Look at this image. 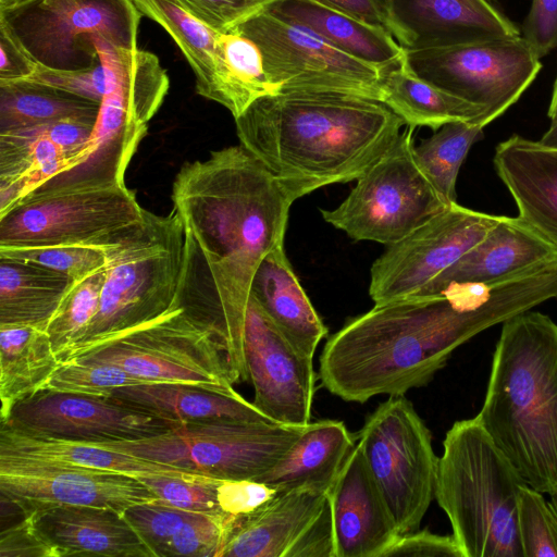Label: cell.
<instances>
[{
    "label": "cell",
    "instance_id": "cell-48",
    "mask_svg": "<svg viewBox=\"0 0 557 557\" xmlns=\"http://www.w3.org/2000/svg\"><path fill=\"white\" fill-rule=\"evenodd\" d=\"M280 490L255 480L221 479L216 485L220 509L231 516L250 513L273 498Z\"/></svg>",
    "mask_w": 557,
    "mask_h": 557
},
{
    "label": "cell",
    "instance_id": "cell-47",
    "mask_svg": "<svg viewBox=\"0 0 557 557\" xmlns=\"http://www.w3.org/2000/svg\"><path fill=\"white\" fill-rule=\"evenodd\" d=\"M0 557H61V554L40 530L36 513H27L1 531Z\"/></svg>",
    "mask_w": 557,
    "mask_h": 557
},
{
    "label": "cell",
    "instance_id": "cell-25",
    "mask_svg": "<svg viewBox=\"0 0 557 557\" xmlns=\"http://www.w3.org/2000/svg\"><path fill=\"white\" fill-rule=\"evenodd\" d=\"M61 557H154L123 513L108 508L63 506L36 513Z\"/></svg>",
    "mask_w": 557,
    "mask_h": 557
},
{
    "label": "cell",
    "instance_id": "cell-46",
    "mask_svg": "<svg viewBox=\"0 0 557 557\" xmlns=\"http://www.w3.org/2000/svg\"><path fill=\"white\" fill-rule=\"evenodd\" d=\"M28 81L45 84L100 103L106 91L101 59L84 70H57L39 65Z\"/></svg>",
    "mask_w": 557,
    "mask_h": 557
},
{
    "label": "cell",
    "instance_id": "cell-26",
    "mask_svg": "<svg viewBox=\"0 0 557 557\" xmlns=\"http://www.w3.org/2000/svg\"><path fill=\"white\" fill-rule=\"evenodd\" d=\"M154 557H219L235 516L184 510L158 499L123 512Z\"/></svg>",
    "mask_w": 557,
    "mask_h": 557
},
{
    "label": "cell",
    "instance_id": "cell-8",
    "mask_svg": "<svg viewBox=\"0 0 557 557\" xmlns=\"http://www.w3.org/2000/svg\"><path fill=\"white\" fill-rule=\"evenodd\" d=\"M146 214L125 183L34 189L0 212V248L115 247L144 225Z\"/></svg>",
    "mask_w": 557,
    "mask_h": 557
},
{
    "label": "cell",
    "instance_id": "cell-21",
    "mask_svg": "<svg viewBox=\"0 0 557 557\" xmlns=\"http://www.w3.org/2000/svg\"><path fill=\"white\" fill-rule=\"evenodd\" d=\"M557 262V248L518 216H502L486 236L418 295L444 293L451 286H491Z\"/></svg>",
    "mask_w": 557,
    "mask_h": 557
},
{
    "label": "cell",
    "instance_id": "cell-53",
    "mask_svg": "<svg viewBox=\"0 0 557 557\" xmlns=\"http://www.w3.org/2000/svg\"><path fill=\"white\" fill-rule=\"evenodd\" d=\"M324 5L377 25L388 30V21L383 0H317ZM389 32V30H388ZM391 33V32H389Z\"/></svg>",
    "mask_w": 557,
    "mask_h": 557
},
{
    "label": "cell",
    "instance_id": "cell-12",
    "mask_svg": "<svg viewBox=\"0 0 557 557\" xmlns=\"http://www.w3.org/2000/svg\"><path fill=\"white\" fill-rule=\"evenodd\" d=\"M413 128L400 133L337 208L320 210L327 223L355 240L388 246L448 207L416 162Z\"/></svg>",
    "mask_w": 557,
    "mask_h": 557
},
{
    "label": "cell",
    "instance_id": "cell-54",
    "mask_svg": "<svg viewBox=\"0 0 557 557\" xmlns=\"http://www.w3.org/2000/svg\"><path fill=\"white\" fill-rule=\"evenodd\" d=\"M540 141L545 146L557 148V117L550 121L549 127Z\"/></svg>",
    "mask_w": 557,
    "mask_h": 557
},
{
    "label": "cell",
    "instance_id": "cell-32",
    "mask_svg": "<svg viewBox=\"0 0 557 557\" xmlns=\"http://www.w3.org/2000/svg\"><path fill=\"white\" fill-rule=\"evenodd\" d=\"M0 455L113 471L135 478L146 473L174 475L196 473L134 455L106 449L87 441L26 434L5 423H1Z\"/></svg>",
    "mask_w": 557,
    "mask_h": 557
},
{
    "label": "cell",
    "instance_id": "cell-4",
    "mask_svg": "<svg viewBox=\"0 0 557 557\" xmlns=\"http://www.w3.org/2000/svg\"><path fill=\"white\" fill-rule=\"evenodd\" d=\"M476 417L529 486L557 492V324L548 315L503 323Z\"/></svg>",
    "mask_w": 557,
    "mask_h": 557
},
{
    "label": "cell",
    "instance_id": "cell-19",
    "mask_svg": "<svg viewBox=\"0 0 557 557\" xmlns=\"http://www.w3.org/2000/svg\"><path fill=\"white\" fill-rule=\"evenodd\" d=\"M244 352L252 404L272 421L310 423L315 373L311 358L299 352L249 296Z\"/></svg>",
    "mask_w": 557,
    "mask_h": 557
},
{
    "label": "cell",
    "instance_id": "cell-20",
    "mask_svg": "<svg viewBox=\"0 0 557 557\" xmlns=\"http://www.w3.org/2000/svg\"><path fill=\"white\" fill-rule=\"evenodd\" d=\"M388 30L404 49L509 39L520 28L492 0H383Z\"/></svg>",
    "mask_w": 557,
    "mask_h": 557
},
{
    "label": "cell",
    "instance_id": "cell-52",
    "mask_svg": "<svg viewBox=\"0 0 557 557\" xmlns=\"http://www.w3.org/2000/svg\"><path fill=\"white\" fill-rule=\"evenodd\" d=\"M39 65L0 16V84L27 79Z\"/></svg>",
    "mask_w": 557,
    "mask_h": 557
},
{
    "label": "cell",
    "instance_id": "cell-57",
    "mask_svg": "<svg viewBox=\"0 0 557 557\" xmlns=\"http://www.w3.org/2000/svg\"><path fill=\"white\" fill-rule=\"evenodd\" d=\"M549 496H550V502L549 503H550L554 511L557 515V492L550 494Z\"/></svg>",
    "mask_w": 557,
    "mask_h": 557
},
{
    "label": "cell",
    "instance_id": "cell-2",
    "mask_svg": "<svg viewBox=\"0 0 557 557\" xmlns=\"http://www.w3.org/2000/svg\"><path fill=\"white\" fill-rule=\"evenodd\" d=\"M404 120L381 101L280 91L235 117L240 145L298 197L358 180L397 140Z\"/></svg>",
    "mask_w": 557,
    "mask_h": 557
},
{
    "label": "cell",
    "instance_id": "cell-9",
    "mask_svg": "<svg viewBox=\"0 0 557 557\" xmlns=\"http://www.w3.org/2000/svg\"><path fill=\"white\" fill-rule=\"evenodd\" d=\"M305 426L214 420L186 423L141 438L87 442L208 476L256 480L285 455Z\"/></svg>",
    "mask_w": 557,
    "mask_h": 557
},
{
    "label": "cell",
    "instance_id": "cell-35",
    "mask_svg": "<svg viewBox=\"0 0 557 557\" xmlns=\"http://www.w3.org/2000/svg\"><path fill=\"white\" fill-rule=\"evenodd\" d=\"M73 282L36 263L0 258V324L46 330Z\"/></svg>",
    "mask_w": 557,
    "mask_h": 557
},
{
    "label": "cell",
    "instance_id": "cell-55",
    "mask_svg": "<svg viewBox=\"0 0 557 557\" xmlns=\"http://www.w3.org/2000/svg\"><path fill=\"white\" fill-rule=\"evenodd\" d=\"M547 115L549 120H554L557 117V76L555 78L553 90H552V97L547 110Z\"/></svg>",
    "mask_w": 557,
    "mask_h": 557
},
{
    "label": "cell",
    "instance_id": "cell-43",
    "mask_svg": "<svg viewBox=\"0 0 557 557\" xmlns=\"http://www.w3.org/2000/svg\"><path fill=\"white\" fill-rule=\"evenodd\" d=\"M517 524L523 557H557V515L528 484L518 494Z\"/></svg>",
    "mask_w": 557,
    "mask_h": 557
},
{
    "label": "cell",
    "instance_id": "cell-40",
    "mask_svg": "<svg viewBox=\"0 0 557 557\" xmlns=\"http://www.w3.org/2000/svg\"><path fill=\"white\" fill-rule=\"evenodd\" d=\"M103 281L104 269L73 282L49 320L46 332L59 360L81 341L96 315Z\"/></svg>",
    "mask_w": 557,
    "mask_h": 557
},
{
    "label": "cell",
    "instance_id": "cell-16",
    "mask_svg": "<svg viewBox=\"0 0 557 557\" xmlns=\"http://www.w3.org/2000/svg\"><path fill=\"white\" fill-rule=\"evenodd\" d=\"M503 215L457 202L399 242L388 245L371 267L369 294L375 305L418 295L494 228Z\"/></svg>",
    "mask_w": 557,
    "mask_h": 557
},
{
    "label": "cell",
    "instance_id": "cell-3",
    "mask_svg": "<svg viewBox=\"0 0 557 557\" xmlns=\"http://www.w3.org/2000/svg\"><path fill=\"white\" fill-rule=\"evenodd\" d=\"M472 337L466 312L448 292L374 305L327 338L319 377L346 401L405 395L426 385Z\"/></svg>",
    "mask_w": 557,
    "mask_h": 557
},
{
    "label": "cell",
    "instance_id": "cell-1",
    "mask_svg": "<svg viewBox=\"0 0 557 557\" xmlns=\"http://www.w3.org/2000/svg\"><path fill=\"white\" fill-rule=\"evenodd\" d=\"M185 235L173 307L214 332L239 382H247L244 326L262 258L284 244L298 195L244 146L185 163L172 187Z\"/></svg>",
    "mask_w": 557,
    "mask_h": 557
},
{
    "label": "cell",
    "instance_id": "cell-22",
    "mask_svg": "<svg viewBox=\"0 0 557 557\" xmlns=\"http://www.w3.org/2000/svg\"><path fill=\"white\" fill-rule=\"evenodd\" d=\"M329 500L335 557H382L399 536L357 443L329 492Z\"/></svg>",
    "mask_w": 557,
    "mask_h": 557
},
{
    "label": "cell",
    "instance_id": "cell-58",
    "mask_svg": "<svg viewBox=\"0 0 557 557\" xmlns=\"http://www.w3.org/2000/svg\"><path fill=\"white\" fill-rule=\"evenodd\" d=\"M492 1H494V0H492Z\"/></svg>",
    "mask_w": 557,
    "mask_h": 557
},
{
    "label": "cell",
    "instance_id": "cell-5",
    "mask_svg": "<svg viewBox=\"0 0 557 557\" xmlns=\"http://www.w3.org/2000/svg\"><path fill=\"white\" fill-rule=\"evenodd\" d=\"M527 484L475 416L447 431L435 499L463 557H523L517 499Z\"/></svg>",
    "mask_w": 557,
    "mask_h": 557
},
{
    "label": "cell",
    "instance_id": "cell-51",
    "mask_svg": "<svg viewBox=\"0 0 557 557\" xmlns=\"http://www.w3.org/2000/svg\"><path fill=\"white\" fill-rule=\"evenodd\" d=\"M285 557H335L329 495L318 516L294 542Z\"/></svg>",
    "mask_w": 557,
    "mask_h": 557
},
{
    "label": "cell",
    "instance_id": "cell-24",
    "mask_svg": "<svg viewBox=\"0 0 557 557\" xmlns=\"http://www.w3.org/2000/svg\"><path fill=\"white\" fill-rule=\"evenodd\" d=\"M327 495L311 487L278 492L255 511L235 518L219 557H285Z\"/></svg>",
    "mask_w": 557,
    "mask_h": 557
},
{
    "label": "cell",
    "instance_id": "cell-13",
    "mask_svg": "<svg viewBox=\"0 0 557 557\" xmlns=\"http://www.w3.org/2000/svg\"><path fill=\"white\" fill-rule=\"evenodd\" d=\"M0 16L39 64L84 70L100 60L98 37L137 48L143 14L133 0H27Z\"/></svg>",
    "mask_w": 557,
    "mask_h": 557
},
{
    "label": "cell",
    "instance_id": "cell-28",
    "mask_svg": "<svg viewBox=\"0 0 557 557\" xmlns=\"http://www.w3.org/2000/svg\"><path fill=\"white\" fill-rule=\"evenodd\" d=\"M268 11L382 69L392 70L405 60V49L386 28L366 23L317 0H278Z\"/></svg>",
    "mask_w": 557,
    "mask_h": 557
},
{
    "label": "cell",
    "instance_id": "cell-27",
    "mask_svg": "<svg viewBox=\"0 0 557 557\" xmlns=\"http://www.w3.org/2000/svg\"><path fill=\"white\" fill-rule=\"evenodd\" d=\"M250 295L289 343L313 359L327 327L298 282L286 258L284 244L260 261L251 281Z\"/></svg>",
    "mask_w": 557,
    "mask_h": 557
},
{
    "label": "cell",
    "instance_id": "cell-44",
    "mask_svg": "<svg viewBox=\"0 0 557 557\" xmlns=\"http://www.w3.org/2000/svg\"><path fill=\"white\" fill-rule=\"evenodd\" d=\"M136 479L160 500L173 507L200 512L222 511L216 498V485L221 479L200 473H146Z\"/></svg>",
    "mask_w": 557,
    "mask_h": 557
},
{
    "label": "cell",
    "instance_id": "cell-30",
    "mask_svg": "<svg viewBox=\"0 0 557 557\" xmlns=\"http://www.w3.org/2000/svg\"><path fill=\"white\" fill-rule=\"evenodd\" d=\"M182 424L214 420L274 422L240 394H224L178 383L120 387L109 396Z\"/></svg>",
    "mask_w": 557,
    "mask_h": 557
},
{
    "label": "cell",
    "instance_id": "cell-31",
    "mask_svg": "<svg viewBox=\"0 0 557 557\" xmlns=\"http://www.w3.org/2000/svg\"><path fill=\"white\" fill-rule=\"evenodd\" d=\"M48 124L0 133V212L75 165V158L53 140Z\"/></svg>",
    "mask_w": 557,
    "mask_h": 557
},
{
    "label": "cell",
    "instance_id": "cell-23",
    "mask_svg": "<svg viewBox=\"0 0 557 557\" xmlns=\"http://www.w3.org/2000/svg\"><path fill=\"white\" fill-rule=\"evenodd\" d=\"M493 162L518 218L557 248V148L513 134L497 145Z\"/></svg>",
    "mask_w": 557,
    "mask_h": 557
},
{
    "label": "cell",
    "instance_id": "cell-34",
    "mask_svg": "<svg viewBox=\"0 0 557 557\" xmlns=\"http://www.w3.org/2000/svg\"><path fill=\"white\" fill-rule=\"evenodd\" d=\"M382 102L407 126L436 131L447 123L469 122L483 128V108L419 77L405 60L385 73Z\"/></svg>",
    "mask_w": 557,
    "mask_h": 557
},
{
    "label": "cell",
    "instance_id": "cell-39",
    "mask_svg": "<svg viewBox=\"0 0 557 557\" xmlns=\"http://www.w3.org/2000/svg\"><path fill=\"white\" fill-rule=\"evenodd\" d=\"M483 128L469 122L443 125L414 146L416 162L447 206L457 202L456 182L471 146L482 138Z\"/></svg>",
    "mask_w": 557,
    "mask_h": 557
},
{
    "label": "cell",
    "instance_id": "cell-14",
    "mask_svg": "<svg viewBox=\"0 0 557 557\" xmlns=\"http://www.w3.org/2000/svg\"><path fill=\"white\" fill-rule=\"evenodd\" d=\"M405 62L419 77L483 108V127L515 104L542 69L521 36L405 49Z\"/></svg>",
    "mask_w": 557,
    "mask_h": 557
},
{
    "label": "cell",
    "instance_id": "cell-56",
    "mask_svg": "<svg viewBox=\"0 0 557 557\" xmlns=\"http://www.w3.org/2000/svg\"><path fill=\"white\" fill-rule=\"evenodd\" d=\"M27 0H0V11H4L11 9L15 5H18Z\"/></svg>",
    "mask_w": 557,
    "mask_h": 557
},
{
    "label": "cell",
    "instance_id": "cell-41",
    "mask_svg": "<svg viewBox=\"0 0 557 557\" xmlns=\"http://www.w3.org/2000/svg\"><path fill=\"white\" fill-rule=\"evenodd\" d=\"M116 247L59 245L0 248V258L36 263L63 273L74 282H79L104 269L111 261Z\"/></svg>",
    "mask_w": 557,
    "mask_h": 557
},
{
    "label": "cell",
    "instance_id": "cell-10",
    "mask_svg": "<svg viewBox=\"0 0 557 557\" xmlns=\"http://www.w3.org/2000/svg\"><path fill=\"white\" fill-rule=\"evenodd\" d=\"M70 360L113 364L154 383L237 393L234 384L238 379L214 332L174 307L164 315Z\"/></svg>",
    "mask_w": 557,
    "mask_h": 557
},
{
    "label": "cell",
    "instance_id": "cell-45",
    "mask_svg": "<svg viewBox=\"0 0 557 557\" xmlns=\"http://www.w3.org/2000/svg\"><path fill=\"white\" fill-rule=\"evenodd\" d=\"M278 0H181L203 24L218 33L227 32L268 10Z\"/></svg>",
    "mask_w": 557,
    "mask_h": 557
},
{
    "label": "cell",
    "instance_id": "cell-50",
    "mask_svg": "<svg viewBox=\"0 0 557 557\" xmlns=\"http://www.w3.org/2000/svg\"><path fill=\"white\" fill-rule=\"evenodd\" d=\"M463 557L454 535H438L428 530L400 534L382 557Z\"/></svg>",
    "mask_w": 557,
    "mask_h": 557
},
{
    "label": "cell",
    "instance_id": "cell-33",
    "mask_svg": "<svg viewBox=\"0 0 557 557\" xmlns=\"http://www.w3.org/2000/svg\"><path fill=\"white\" fill-rule=\"evenodd\" d=\"M60 360L45 329L27 324H0V418L38 393Z\"/></svg>",
    "mask_w": 557,
    "mask_h": 557
},
{
    "label": "cell",
    "instance_id": "cell-18",
    "mask_svg": "<svg viewBox=\"0 0 557 557\" xmlns=\"http://www.w3.org/2000/svg\"><path fill=\"white\" fill-rule=\"evenodd\" d=\"M1 423L30 435L78 441L141 438L183 425L110 397L51 391L18 403Z\"/></svg>",
    "mask_w": 557,
    "mask_h": 557
},
{
    "label": "cell",
    "instance_id": "cell-15",
    "mask_svg": "<svg viewBox=\"0 0 557 557\" xmlns=\"http://www.w3.org/2000/svg\"><path fill=\"white\" fill-rule=\"evenodd\" d=\"M260 48L280 91L351 95L382 102V69L336 48L318 34L268 10L236 26Z\"/></svg>",
    "mask_w": 557,
    "mask_h": 557
},
{
    "label": "cell",
    "instance_id": "cell-42",
    "mask_svg": "<svg viewBox=\"0 0 557 557\" xmlns=\"http://www.w3.org/2000/svg\"><path fill=\"white\" fill-rule=\"evenodd\" d=\"M154 383L109 363L70 360L60 362L40 391L109 397L120 387Z\"/></svg>",
    "mask_w": 557,
    "mask_h": 557
},
{
    "label": "cell",
    "instance_id": "cell-38",
    "mask_svg": "<svg viewBox=\"0 0 557 557\" xmlns=\"http://www.w3.org/2000/svg\"><path fill=\"white\" fill-rule=\"evenodd\" d=\"M143 15L173 39L195 75L196 92L212 100L215 88L218 32L198 20L181 0H133Z\"/></svg>",
    "mask_w": 557,
    "mask_h": 557
},
{
    "label": "cell",
    "instance_id": "cell-49",
    "mask_svg": "<svg viewBox=\"0 0 557 557\" xmlns=\"http://www.w3.org/2000/svg\"><path fill=\"white\" fill-rule=\"evenodd\" d=\"M520 33L540 59L557 48V0H532Z\"/></svg>",
    "mask_w": 557,
    "mask_h": 557
},
{
    "label": "cell",
    "instance_id": "cell-36",
    "mask_svg": "<svg viewBox=\"0 0 557 557\" xmlns=\"http://www.w3.org/2000/svg\"><path fill=\"white\" fill-rule=\"evenodd\" d=\"M277 92L257 44L236 27L218 33L212 101L226 108L235 119L257 99Z\"/></svg>",
    "mask_w": 557,
    "mask_h": 557
},
{
    "label": "cell",
    "instance_id": "cell-17",
    "mask_svg": "<svg viewBox=\"0 0 557 557\" xmlns=\"http://www.w3.org/2000/svg\"><path fill=\"white\" fill-rule=\"evenodd\" d=\"M0 492L22 515L63 506L126 509L159 498L135 476L0 455Z\"/></svg>",
    "mask_w": 557,
    "mask_h": 557
},
{
    "label": "cell",
    "instance_id": "cell-11",
    "mask_svg": "<svg viewBox=\"0 0 557 557\" xmlns=\"http://www.w3.org/2000/svg\"><path fill=\"white\" fill-rule=\"evenodd\" d=\"M356 443L399 535L418 531L435 498L440 457L413 405L389 396L367 417Z\"/></svg>",
    "mask_w": 557,
    "mask_h": 557
},
{
    "label": "cell",
    "instance_id": "cell-37",
    "mask_svg": "<svg viewBox=\"0 0 557 557\" xmlns=\"http://www.w3.org/2000/svg\"><path fill=\"white\" fill-rule=\"evenodd\" d=\"M100 103L28 79L0 84V133L64 119H96Z\"/></svg>",
    "mask_w": 557,
    "mask_h": 557
},
{
    "label": "cell",
    "instance_id": "cell-29",
    "mask_svg": "<svg viewBox=\"0 0 557 557\" xmlns=\"http://www.w3.org/2000/svg\"><path fill=\"white\" fill-rule=\"evenodd\" d=\"M355 444L342 421L310 422L285 455L255 481L280 491L311 487L330 492Z\"/></svg>",
    "mask_w": 557,
    "mask_h": 557
},
{
    "label": "cell",
    "instance_id": "cell-6",
    "mask_svg": "<svg viewBox=\"0 0 557 557\" xmlns=\"http://www.w3.org/2000/svg\"><path fill=\"white\" fill-rule=\"evenodd\" d=\"M184 247V227L173 209L168 215L147 211L144 225L115 248L104 268L97 313L81 341L60 362L171 311Z\"/></svg>",
    "mask_w": 557,
    "mask_h": 557
},
{
    "label": "cell",
    "instance_id": "cell-7",
    "mask_svg": "<svg viewBox=\"0 0 557 557\" xmlns=\"http://www.w3.org/2000/svg\"><path fill=\"white\" fill-rule=\"evenodd\" d=\"M96 45L106 91L85 156L61 173L62 181L74 186L124 183L126 168L170 87L168 72L154 53L116 48L101 37Z\"/></svg>",
    "mask_w": 557,
    "mask_h": 557
}]
</instances>
